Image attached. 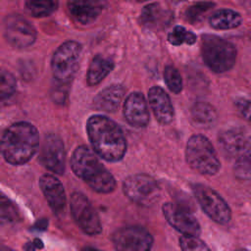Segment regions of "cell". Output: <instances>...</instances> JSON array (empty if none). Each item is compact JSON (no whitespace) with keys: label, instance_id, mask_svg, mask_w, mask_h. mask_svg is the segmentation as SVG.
Returning a JSON list of instances; mask_svg holds the SVG:
<instances>
[{"label":"cell","instance_id":"cell-22","mask_svg":"<svg viewBox=\"0 0 251 251\" xmlns=\"http://www.w3.org/2000/svg\"><path fill=\"white\" fill-rule=\"evenodd\" d=\"M242 23L241 15L230 9L215 11L209 18V24L216 29H230L239 26Z\"/></svg>","mask_w":251,"mask_h":251},{"label":"cell","instance_id":"cell-6","mask_svg":"<svg viewBox=\"0 0 251 251\" xmlns=\"http://www.w3.org/2000/svg\"><path fill=\"white\" fill-rule=\"evenodd\" d=\"M81 45L73 40L61 44L54 52L51 61V69L56 81L67 85L74 78L80 58Z\"/></svg>","mask_w":251,"mask_h":251},{"label":"cell","instance_id":"cell-35","mask_svg":"<svg viewBox=\"0 0 251 251\" xmlns=\"http://www.w3.org/2000/svg\"><path fill=\"white\" fill-rule=\"evenodd\" d=\"M236 251H248V250H246V249H238Z\"/></svg>","mask_w":251,"mask_h":251},{"label":"cell","instance_id":"cell-24","mask_svg":"<svg viewBox=\"0 0 251 251\" xmlns=\"http://www.w3.org/2000/svg\"><path fill=\"white\" fill-rule=\"evenodd\" d=\"M58 2L53 0H29L25 4L26 13L35 18L47 17L56 11Z\"/></svg>","mask_w":251,"mask_h":251},{"label":"cell","instance_id":"cell-17","mask_svg":"<svg viewBox=\"0 0 251 251\" xmlns=\"http://www.w3.org/2000/svg\"><path fill=\"white\" fill-rule=\"evenodd\" d=\"M148 100L151 110L157 121L163 125L170 124L175 116L174 107L166 91L159 87L153 86L148 91Z\"/></svg>","mask_w":251,"mask_h":251},{"label":"cell","instance_id":"cell-12","mask_svg":"<svg viewBox=\"0 0 251 251\" xmlns=\"http://www.w3.org/2000/svg\"><path fill=\"white\" fill-rule=\"evenodd\" d=\"M40 163L50 172L62 175L66 169V152L62 139L53 133L44 137L40 153Z\"/></svg>","mask_w":251,"mask_h":251},{"label":"cell","instance_id":"cell-7","mask_svg":"<svg viewBox=\"0 0 251 251\" xmlns=\"http://www.w3.org/2000/svg\"><path fill=\"white\" fill-rule=\"evenodd\" d=\"M126 196L141 206H151L160 197V186L157 181L145 174L132 175L123 183Z\"/></svg>","mask_w":251,"mask_h":251},{"label":"cell","instance_id":"cell-27","mask_svg":"<svg viewBox=\"0 0 251 251\" xmlns=\"http://www.w3.org/2000/svg\"><path fill=\"white\" fill-rule=\"evenodd\" d=\"M168 40L173 45H181V44H193L196 41V35L184 28L183 26L176 25L168 35Z\"/></svg>","mask_w":251,"mask_h":251},{"label":"cell","instance_id":"cell-32","mask_svg":"<svg viewBox=\"0 0 251 251\" xmlns=\"http://www.w3.org/2000/svg\"><path fill=\"white\" fill-rule=\"evenodd\" d=\"M237 107L239 109V111L241 112V114L246 118V119H249V114H250V106H249V101L248 100H240L238 103H237Z\"/></svg>","mask_w":251,"mask_h":251},{"label":"cell","instance_id":"cell-29","mask_svg":"<svg viewBox=\"0 0 251 251\" xmlns=\"http://www.w3.org/2000/svg\"><path fill=\"white\" fill-rule=\"evenodd\" d=\"M16 79L6 70H0V100L11 97L16 90Z\"/></svg>","mask_w":251,"mask_h":251},{"label":"cell","instance_id":"cell-26","mask_svg":"<svg viewBox=\"0 0 251 251\" xmlns=\"http://www.w3.org/2000/svg\"><path fill=\"white\" fill-rule=\"evenodd\" d=\"M215 6L212 2H198L188 7L184 13L185 20L191 24L200 22L205 15Z\"/></svg>","mask_w":251,"mask_h":251},{"label":"cell","instance_id":"cell-20","mask_svg":"<svg viewBox=\"0 0 251 251\" xmlns=\"http://www.w3.org/2000/svg\"><path fill=\"white\" fill-rule=\"evenodd\" d=\"M125 92L126 90L122 85H110L96 95L93 100V106L99 111L114 113L120 107Z\"/></svg>","mask_w":251,"mask_h":251},{"label":"cell","instance_id":"cell-15","mask_svg":"<svg viewBox=\"0 0 251 251\" xmlns=\"http://www.w3.org/2000/svg\"><path fill=\"white\" fill-rule=\"evenodd\" d=\"M124 116L126 122L135 127H144L149 123L147 102L140 92L130 93L124 105Z\"/></svg>","mask_w":251,"mask_h":251},{"label":"cell","instance_id":"cell-30","mask_svg":"<svg viewBox=\"0 0 251 251\" xmlns=\"http://www.w3.org/2000/svg\"><path fill=\"white\" fill-rule=\"evenodd\" d=\"M179 246L181 251H211L207 244L196 236H180Z\"/></svg>","mask_w":251,"mask_h":251},{"label":"cell","instance_id":"cell-11","mask_svg":"<svg viewBox=\"0 0 251 251\" xmlns=\"http://www.w3.org/2000/svg\"><path fill=\"white\" fill-rule=\"evenodd\" d=\"M4 34L7 41L17 48H25L34 43L36 30L25 18L18 14L9 15L4 22Z\"/></svg>","mask_w":251,"mask_h":251},{"label":"cell","instance_id":"cell-14","mask_svg":"<svg viewBox=\"0 0 251 251\" xmlns=\"http://www.w3.org/2000/svg\"><path fill=\"white\" fill-rule=\"evenodd\" d=\"M219 145L226 158L238 159L250 153L249 137L240 127L226 128L219 134Z\"/></svg>","mask_w":251,"mask_h":251},{"label":"cell","instance_id":"cell-2","mask_svg":"<svg viewBox=\"0 0 251 251\" xmlns=\"http://www.w3.org/2000/svg\"><path fill=\"white\" fill-rule=\"evenodd\" d=\"M39 134L27 122H18L6 128L0 139V153L9 164L18 166L28 162L38 149Z\"/></svg>","mask_w":251,"mask_h":251},{"label":"cell","instance_id":"cell-8","mask_svg":"<svg viewBox=\"0 0 251 251\" xmlns=\"http://www.w3.org/2000/svg\"><path fill=\"white\" fill-rule=\"evenodd\" d=\"M192 191L205 214L214 222L226 225L231 219V211L224 198L205 184H193Z\"/></svg>","mask_w":251,"mask_h":251},{"label":"cell","instance_id":"cell-21","mask_svg":"<svg viewBox=\"0 0 251 251\" xmlns=\"http://www.w3.org/2000/svg\"><path fill=\"white\" fill-rule=\"evenodd\" d=\"M114 63L111 59L105 58L102 55H96L92 58L88 72L86 75V80L89 85H96L100 83L113 70Z\"/></svg>","mask_w":251,"mask_h":251},{"label":"cell","instance_id":"cell-5","mask_svg":"<svg viewBox=\"0 0 251 251\" xmlns=\"http://www.w3.org/2000/svg\"><path fill=\"white\" fill-rule=\"evenodd\" d=\"M185 158L189 167L202 175L212 176L220 169V161L212 143L200 134L192 135L188 139Z\"/></svg>","mask_w":251,"mask_h":251},{"label":"cell","instance_id":"cell-33","mask_svg":"<svg viewBox=\"0 0 251 251\" xmlns=\"http://www.w3.org/2000/svg\"><path fill=\"white\" fill-rule=\"evenodd\" d=\"M42 247H43L42 241L38 238H35L32 241H29L25 245V251H35L37 249H41Z\"/></svg>","mask_w":251,"mask_h":251},{"label":"cell","instance_id":"cell-28","mask_svg":"<svg viewBox=\"0 0 251 251\" xmlns=\"http://www.w3.org/2000/svg\"><path fill=\"white\" fill-rule=\"evenodd\" d=\"M164 79L168 86V88L178 94L182 90V78L178 73V71L174 66H167L164 70Z\"/></svg>","mask_w":251,"mask_h":251},{"label":"cell","instance_id":"cell-19","mask_svg":"<svg viewBox=\"0 0 251 251\" xmlns=\"http://www.w3.org/2000/svg\"><path fill=\"white\" fill-rule=\"evenodd\" d=\"M172 20V14L158 3L146 5L139 16L140 25L150 29L166 27Z\"/></svg>","mask_w":251,"mask_h":251},{"label":"cell","instance_id":"cell-4","mask_svg":"<svg viewBox=\"0 0 251 251\" xmlns=\"http://www.w3.org/2000/svg\"><path fill=\"white\" fill-rule=\"evenodd\" d=\"M201 54L206 66L215 73L229 71L236 60L235 46L231 42L213 34L202 36Z\"/></svg>","mask_w":251,"mask_h":251},{"label":"cell","instance_id":"cell-16","mask_svg":"<svg viewBox=\"0 0 251 251\" xmlns=\"http://www.w3.org/2000/svg\"><path fill=\"white\" fill-rule=\"evenodd\" d=\"M39 186L53 213L60 216L66 208V192L61 181L52 175H43Z\"/></svg>","mask_w":251,"mask_h":251},{"label":"cell","instance_id":"cell-23","mask_svg":"<svg viewBox=\"0 0 251 251\" xmlns=\"http://www.w3.org/2000/svg\"><path fill=\"white\" fill-rule=\"evenodd\" d=\"M192 119L196 125L208 127L217 121V112L215 108L207 102H196L191 109Z\"/></svg>","mask_w":251,"mask_h":251},{"label":"cell","instance_id":"cell-9","mask_svg":"<svg viewBox=\"0 0 251 251\" xmlns=\"http://www.w3.org/2000/svg\"><path fill=\"white\" fill-rule=\"evenodd\" d=\"M70 208L73 218L78 227L88 235H97L102 231L100 218L88 198L75 192L71 196Z\"/></svg>","mask_w":251,"mask_h":251},{"label":"cell","instance_id":"cell-31","mask_svg":"<svg viewBox=\"0 0 251 251\" xmlns=\"http://www.w3.org/2000/svg\"><path fill=\"white\" fill-rule=\"evenodd\" d=\"M234 172L236 176L240 178L248 179L250 176V153H246L245 155L236 159V163L234 166Z\"/></svg>","mask_w":251,"mask_h":251},{"label":"cell","instance_id":"cell-10","mask_svg":"<svg viewBox=\"0 0 251 251\" xmlns=\"http://www.w3.org/2000/svg\"><path fill=\"white\" fill-rule=\"evenodd\" d=\"M111 238L116 251H151L153 245L150 232L139 226L121 227Z\"/></svg>","mask_w":251,"mask_h":251},{"label":"cell","instance_id":"cell-1","mask_svg":"<svg viewBox=\"0 0 251 251\" xmlns=\"http://www.w3.org/2000/svg\"><path fill=\"white\" fill-rule=\"evenodd\" d=\"M87 135L95 154L108 162H118L126 151V141L121 127L111 119L95 115L88 119Z\"/></svg>","mask_w":251,"mask_h":251},{"label":"cell","instance_id":"cell-34","mask_svg":"<svg viewBox=\"0 0 251 251\" xmlns=\"http://www.w3.org/2000/svg\"><path fill=\"white\" fill-rule=\"evenodd\" d=\"M80 251H102V250H99V249H96L94 247H89V246H86V247H83Z\"/></svg>","mask_w":251,"mask_h":251},{"label":"cell","instance_id":"cell-13","mask_svg":"<svg viewBox=\"0 0 251 251\" xmlns=\"http://www.w3.org/2000/svg\"><path fill=\"white\" fill-rule=\"evenodd\" d=\"M162 209L168 223L177 231L181 232L182 235L198 237L201 233L198 221L186 208L169 202L164 204Z\"/></svg>","mask_w":251,"mask_h":251},{"label":"cell","instance_id":"cell-25","mask_svg":"<svg viewBox=\"0 0 251 251\" xmlns=\"http://www.w3.org/2000/svg\"><path fill=\"white\" fill-rule=\"evenodd\" d=\"M21 219L16 204L6 195L0 193V224H15Z\"/></svg>","mask_w":251,"mask_h":251},{"label":"cell","instance_id":"cell-3","mask_svg":"<svg viewBox=\"0 0 251 251\" xmlns=\"http://www.w3.org/2000/svg\"><path fill=\"white\" fill-rule=\"evenodd\" d=\"M71 166L75 176L83 179L94 191L110 193L115 189L116 181L113 175L88 146L81 145L74 151Z\"/></svg>","mask_w":251,"mask_h":251},{"label":"cell","instance_id":"cell-18","mask_svg":"<svg viewBox=\"0 0 251 251\" xmlns=\"http://www.w3.org/2000/svg\"><path fill=\"white\" fill-rule=\"evenodd\" d=\"M105 3L102 1H70L68 9L72 17L78 23L87 25L94 22L104 8Z\"/></svg>","mask_w":251,"mask_h":251}]
</instances>
